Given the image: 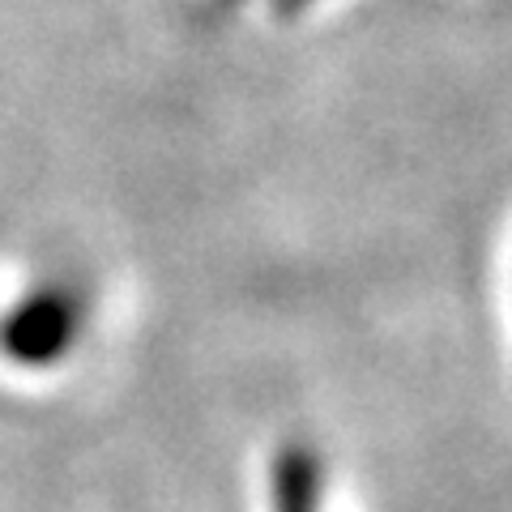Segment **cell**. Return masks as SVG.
<instances>
[{"instance_id": "obj_1", "label": "cell", "mask_w": 512, "mask_h": 512, "mask_svg": "<svg viewBox=\"0 0 512 512\" xmlns=\"http://www.w3.org/2000/svg\"><path fill=\"white\" fill-rule=\"evenodd\" d=\"M86 295L64 278L35 282L0 312V355L13 367L43 372L64 363L86 333Z\"/></svg>"}, {"instance_id": "obj_2", "label": "cell", "mask_w": 512, "mask_h": 512, "mask_svg": "<svg viewBox=\"0 0 512 512\" xmlns=\"http://www.w3.org/2000/svg\"><path fill=\"white\" fill-rule=\"evenodd\" d=\"M269 512H325V466L316 448L286 444L269 466Z\"/></svg>"}]
</instances>
